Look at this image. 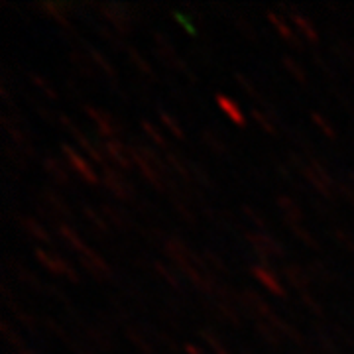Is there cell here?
I'll return each mask as SVG.
<instances>
[{"instance_id": "obj_1", "label": "cell", "mask_w": 354, "mask_h": 354, "mask_svg": "<svg viewBox=\"0 0 354 354\" xmlns=\"http://www.w3.org/2000/svg\"><path fill=\"white\" fill-rule=\"evenodd\" d=\"M101 14L109 20V24L113 26L118 34H130L132 30V14L127 4H118V2H104L99 4Z\"/></svg>"}, {"instance_id": "obj_2", "label": "cell", "mask_w": 354, "mask_h": 354, "mask_svg": "<svg viewBox=\"0 0 354 354\" xmlns=\"http://www.w3.org/2000/svg\"><path fill=\"white\" fill-rule=\"evenodd\" d=\"M59 122L64 124L65 130H67V132L73 136V140H75L77 144H79V148L87 153L88 158H91L95 164H99L101 167H104V165H106V162H104V156H102L101 150H99V148H97V146H95V144H93V142H91V140H88L87 136H85V134H83V132H81V130H79L75 124H73V120H71L69 116L59 114Z\"/></svg>"}, {"instance_id": "obj_3", "label": "cell", "mask_w": 354, "mask_h": 354, "mask_svg": "<svg viewBox=\"0 0 354 354\" xmlns=\"http://www.w3.org/2000/svg\"><path fill=\"white\" fill-rule=\"evenodd\" d=\"M62 152H64L65 160H67V164L73 167V171L75 174H79V177L85 181V183H88V185H97L99 181H101V177L95 174V169L88 165V162L81 156V153L75 152V148H71L69 144H62Z\"/></svg>"}, {"instance_id": "obj_4", "label": "cell", "mask_w": 354, "mask_h": 354, "mask_svg": "<svg viewBox=\"0 0 354 354\" xmlns=\"http://www.w3.org/2000/svg\"><path fill=\"white\" fill-rule=\"evenodd\" d=\"M36 258H38L39 264L44 266L46 270H50L51 274H55V276H65L69 281L79 283V274L73 270V266L65 262L64 258H59V256H55V254L46 252V250H41V248H36Z\"/></svg>"}, {"instance_id": "obj_5", "label": "cell", "mask_w": 354, "mask_h": 354, "mask_svg": "<svg viewBox=\"0 0 354 354\" xmlns=\"http://www.w3.org/2000/svg\"><path fill=\"white\" fill-rule=\"evenodd\" d=\"M85 113L93 118V122H95V127L99 130L101 138H116L122 132L120 122L111 113L101 111V109H95V106H88V104H85Z\"/></svg>"}, {"instance_id": "obj_6", "label": "cell", "mask_w": 354, "mask_h": 354, "mask_svg": "<svg viewBox=\"0 0 354 354\" xmlns=\"http://www.w3.org/2000/svg\"><path fill=\"white\" fill-rule=\"evenodd\" d=\"M102 183L116 199H120V201H132L134 199V191L127 183V179L109 165L102 167Z\"/></svg>"}, {"instance_id": "obj_7", "label": "cell", "mask_w": 354, "mask_h": 354, "mask_svg": "<svg viewBox=\"0 0 354 354\" xmlns=\"http://www.w3.org/2000/svg\"><path fill=\"white\" fill-rule=\"evenodd\" d=\"M101 146H102V150L106 152V156L111 158V162H114V164L118 165L120 169H127V171H130V169H132L134 162H132V156H130V148H128V146H124L120 140L118 138H102Z\"/></svg>"}, {"instance_id": "obj_8", "label": "cell", "mask_w": 354, "mask_h": 354, "mask_svg": "<svg viewBox=\"0 0 354 354\" xmlns=\"http://www.w3.org/2000/svg\"><path fill=\"white\" fill-rule=\"evenodd\" d=\"M246 241L252 244V248L256 250L258 256H262V258H264L266 264H268V256H278V258H281V256L286 254L283 246H281L276 239L268 236V234L248 232V234H246Z\"/></svg>"}, {"instance_id": "obj_9", "label": "cell", "mask_w": 354, "mask_h": 354, "mask_svg": "<svg viewBox=\"0 0 354 354\" xmlns=\"http://www.w3.org/2000/svg\"><path fill=\"white\" fill-rule=\"evenodd\" d=\"M81 264L93 278L99 279V281H106V279L113 278V272H111L109 264L104 262V258L91 248L85 254H81Z\"/></svg>"}, {"instance_id": "obj_10", "label": "cell", "mask_w": 354, "mask_h": 354, "mask_svg": "<svg viewBox=\"0 0 354 354\" xmlns=\"http://www.w3.org/2000/svg\"><path fill=\"white\" fill-rule=\"evenodd\" d=\"M250 272H252L254 278L258 279L270 293H274V295H278V297H286V288H283V283H279V279L276 278V274H274L268 266L254 264L252 268H250Z\"/></svg>"}, {"instance_id": "obj_11", "label": "cell", "mask_w": 354, "mask_h": 354, "mask_svg": "<svg viewBox=\"0 0 354 354\" xmlns=\"http://www.w3.org/2000/svg\"><path fill=\"white\" fill-rule=\"evenodd\" d=\"M216 104H218V109L223 111V113L227 114L228 118L236 124V127H246V116L242 114L241 106L236 104V102L232 101V99H228L227 95H223V93H216Z\"/></svg>"}, {"instance_id": "obj_12", "label": "cell", "mask_w": 354, "mask_h": 354, "mask_svg": "<svg viewBox=\"0 0 354 354\" xmlns=\"http://www.w3.org/2000/svg\"><path fill=\"white\" fill-rule=\"evenodd\" d=\"M41 199H44V205L50 209L51 213L55 216H65V218H71V211L67 207V203L64 201V197L53 189H44L41 193Z\"/></svg>"}, {"instance_id": "obj_13", "label": "cell", "mask_w": 354, "mask_h": 354, "mask_svg": "<svg viewBox=\"0 0 354 354\" xmlns=\"http://www.w3.org/2000/svg\"><path fill=\"white\" fill-rule=\"evenodd\" d=\"M283 276L288 279V283H291L293 288H297V290H301V293L307 291L309 288V281H311V274L304 270V268H299V266L291 264L286 266L283 268Z\"/></svg>"}, {"instance_id": "obj_14", "label": "cell", "mask_w": 354, "mask_h": 354, "mask_svg": "<svg viewBox=\"0 0 354 354\" xmlns=\"http://www.w3.org/2000/svg\"><path fill=\"white\" fill-rule=\"evenodd\" d=\"M278 205L279 209L283 211V216H286V221H288L290 227H293V225H301L304 213H301V209H299L297 203L293 201V199H290L288 195H279Z\"/></svg>"}, {"instance_id": "obj_15", "label": "cell", "mask_w": 354, "mask_h": 354, "mask_svg": "<svg viewBox=\"0 0 354 354\" xmlns=\"http://www.w3.org/2000/svg\"><path fill=\"white\" fill-rule=\"evenodd\" d=\"M44 167H46V171L50 174V177L57 185H69V174H67V169L57 158L46 156L44 158Z\"/></svg>"}, {"instance_id": "obj_16", "label": "cell", "mask_w": 354, "mask_h": 354, "mask_svg": "<svg viewBox=\"0 0 354 354\" xmlns=\"http://www.w3.org/2000/svg\"><path fill=\"white\" fill-rule=\"evenodd\" d=\"M266 16H268V20L272 22V26L278 30V34L281 36V38L286 39V41H290V44H293L295 48H304V46H301V41H299V38L295 36V32H293L290 26L283 22V16H279V14L276 12H268Z\"/></svg>"}, {"instance_id": "obj_17", "label": "cell", "mask_w": 354, "mask_h": 354, "mask_svg": "<svg viewBox=\"0 0 354 354\" xmlns=\"http://www.w3.org/2000/svg\"><path fill=\"white\" fill-rule=\"evenodd\" d=\"M101 211L104 218H106V223H111L113 227L120 228V230H127L130 227V218H128V215L122 209H118L114 205H102Z\"/></svg>"}, {"instance_id": "obj_18", "label": "cell", "mask_w": 354, "mask_h": 354, "mask_svg": "<svg viewBox=\"0 0 354 354\" xmlns=\"http://www.w3.org/2000/svg\"><path fill=\"white\" fill-rule=\"evenodd\" d=\"M69 57H71V64L75 65L77 71H79V73H81L83 77L93 79V77L97 75V71H95V64H93V59L88 57V53H83V51L73 50Z\"/></svg>"}, {"instance_id": "obj_19", "label": "cell", "mask_w": 354, "mask_h": 354, "mask_svg": "<svg viewBox=\"0 0 354 354\" xmlns=\"http://www.w3.org/2000/svg\"><path fill=\"white\" fill-rule=\"evenodd\" d=\"M301 174H304L305 179L315 187L317 193H321V195H323V197H327V199H333V197H335V195H333V189H330L329 185L319 177V174H317L311 165H304V167H301Z\"/></svg>"}, {"instance_id": "obj_20", "label": "cell", "mask_w": 354, "mask_h": 354, "mask_svg": "<svg viewBox=\"0 0 354 354\" xmlns=\"http://www.w3.org/2000/svg\"><path fill=\"white\" fill-rule=\"evenodd\" d=\"M20 225L24 227V230L28 232V234H32V236H34V239H38L39 242H46V244H50L51 242L50 232L41 227L36 218H32V216H20Z\"/></svg>"}, {"instance_id": "obj_21", "label": "cell", "mask_w": 354, "mask_h": 354, "mask_svg": "<svg viewBox=\"0 0 354 354\" xmlns=\"http://www.w3.org/2000/svg\"><path fill=\"white\" fill-rule=\"evenodd\" d=\"M57 232H59V234L64 236V241L79 254H85L88 250V246L83 242V239H81L69 225H65V223L64 225H57Z\"/></svg>"}, {"instance_id": "obj_22", "label": "cell", "mask_w": 354, "mask_h": 354, "mask_svg": "<svg viewBox=\"0 0 354 354\" xmlns=\"http://www.w3.org/2000/svg\"><path fill=\"white\" fill-rule=\"evenodd\" d=\"M256 330H258V335H260L270 346L278 348L279 344H281V333H279L274 325H270L268 321H256Z\"/></svg>"}, {"instance_id": "obj_23", "label": "cell", "mask_w": 354, "mask_h": 354, "mask_svg": "<svg viewBox=\"0 0 354 354\" xmlns=\"http://www.w3.org/2000/svg\"><path fill=\"white\" fill-rule=\"evenodd\" d=\"M124 333H127V337L130 339V342H132V344H136V348H140L142 353L153 354L152 344H150V341L144 337V330H138L136 327H130V325H128L127 329H124Z\"/></svg>"}, {"instance_id": "obj_24", "label": "cell", "mask_w": 354, "mask_h": 354, "mask_svg": "<svg viewBox=\"0 0 354 354\" xmlns=\"http://www.w3.org/2000/svg\"><path fill=\"white\" fill-rule=\"evenodd\" d=\"M87 337L91 339V342H93V346H97V348H101V351L113 348V341H111V337H109L106 330L99 329V327H88Z\"/></svg>"}, {"instance_id": "obj_25", "label": "cell", "mask_w": 354, "mask_h": 354, "mask_svg": "<svg viewBox=\"0 0 354 354\" xmlns=\"http://www.w3.org/2000/svg\"><path fill=\"white\" fill-rule=\"evenodd\" d=\"M87 53H88V57L93 59V64L97 65L99 69H101L102 73L106 77H116V71H114V67L111 64H109V59L102 55L101 51L97 50V48H93V46H87Z\"/></svg>"}, {"instance_id": "obj_26", "label": "cell", "mask_w": 354, "mask_h": 354, "mask_svg": "<svg viewBox=\"0 0 354 354\" xmlns=\"http://www.w3.org/2000/svg\"><path fill=\"white\" fill-rule=\"evenodd\" d=\"M203 140H205V144L213 150L215 153H218V156H228V150L227 146H225V142L216 136L215 130H211V128H205L201 132Z\"/></svg>"}, {"instance_id": "obj_27", "label": "cell", "mask_w": 354, "mask_h": 354, "mask_svg": "<svg viewBox=\"0 0 354 354\" xmlns=\"http://www.w3.org/2000/svg\"><path fill=\"white\" fill-rule=\"evenodd\" d=\"M290 18H291V20H293V24L299 28V32L304 34L305 39H309V41H313V44H315L317 39H319V36H317V32H315V28L309 24V22L305 20L301 14L295 12V10H291Z\"/></svg>"}, {"instance_id": "obj_28", "label": "cell", "mask_w": 354, "mask_h": 354, "mask_svg": "<svg viewBox=\"0 0 354 354\" xmlns=\"http://www.w3.org/2000/svg\"><path fill=\"white\" fill-rule=\"evenodd\" d=\"M14 264V272H16V276L18 279L26 283V286H30V288H34L36 291H41V286H39V279L34 276V274H30L28 270H26L24 266L20 264V262H12Z\"/></svg>"}, {"instance_id": "obj_29", "label": "cell", "mask_w": 354, "mask_h": 354, "mask_svg": "<svg viewBox=\"0 0 354 354\" xmlns=\"http://www.w3.org/2000/svg\"><path fill=\"white\" fill-rule=\"evenodd\" d=\"M0 330H2V335H4V339L10 342L14 348H18V351L24 353V341H22V337L8 325V321H2V323H0Z\"/></svg>"}, {"instance_id": "obj_30", "label": "cell", "mask_w": 354, "mask_h": 354, "mask_svg": "<svg viewBox=\"0 0 354 354\" xmlns=\"http://www.w3.org/2000/svg\"><path fill=\"white\" fill-rule=\"evenodd\" d=\"M127 51H128V57H130V62H132V64H134V65H136V67H138L140 73H144V75H146V77H153L152 67H150V65L146 64V59H144V57L140 55L138 50H136V48H132V46H128Z\"/></svg>"}, {"instance_id": "obj_31", "label": "cell", "mask_w": 354, "mask_h": 354, "mask_svg": "<svg viewBox=\"0 0 354 354\" xmlns=\"http://www.w3.org/2000/svg\"><path fill=\"white\" fill-rule=\"evenodd\" d=\"M281 64L286 65V69L290 71L291 75L295 77V81H299V83H305V81H307V73H305V69L301 67V65L297 64L293 57H290V55H283V57H281Z\"/></svg>"}, {"instance_id": "obj_32", "label": "cell", "mask_w": 354, "mask_h": 354, "mask_svg": "<svg viewBox=\"0 0 354 354\" xmlns=\"http://www.w3.org/2000/svg\"><path fill=\"white\" fill-rule=\"evenodd\" d=\"M250 116H252L254 120L258 122V127L262 128L264 132H268V134H276V127H274L272 118H270L264 111H260V109H252V111H250Z\"/></svg>"}, {"instance_id": "obj_33", "label": "cell", "mask_w": 354, "mask_h": 354, "mask_svg": "<svg viewBox=\"0 0 354 354\" xmlns=\"http://www.w3.org/2000/svg\"><path fill=\"white\" fill-rule=\"evenodd\" d=\"M201 256H203V258H205V262H207V266H209V268H215L216 272H223V274H228L227 264H225V260H223V258H221L218 254L213 252V250H209V248H207V250H203Z\"/></svg>"}, {"instance_id": "obj_34", "label": "cell", "mask_w": 354, "mask_h": 354, "mask_svg": "<svg viewBox=\"0 0 354 354\" xmlns=\"http://www.w3.org/2000/svg\"><path fill=\"white\" fill-rule=\"evenodd\" d=\"M153 268H156V272L162 276V278L171 286V288H176V290H179V278L176 276V272H174V268H167L165 264H162V262H153Z\"/></svg>"}, {"instance_id": "obj_35", "label": "cell", "mask_w": 354, "mask_h": 354, "mask_svg": "<svg viewBox=\"0 0 354 354\" xmlns=\"http://www.w3.org/2000/svg\"><path fill=\"white\" fill-rule=\"evenodd\" d=\"M291 232L299 239V241L304 242L305 246H309V248H315V250H319V242L315 241V236L309 232V230H305L301 225H293L291 227Z\"/></svg>"}, {"instance_id": "obj_36", "label": "cell", "mask_w": 354, "mask_h": 354, "mask_svg": "<svg viewBox=\"0 0 354 354\" xmlns=\"http://www.w3.org/2000/svg\"><path fill=\"white\" fill-rule=\"evenodd\" d=\"M309 274L315 279H319V281H323V283L333 281V274L329 272V268H325L321 262H311L309 264Z\"/></svg>"}, {"instance_id": "obj_37", "label": "cell", "mask_w": 354, "mask_h": 354, "mask_svg": "<svg viewBox=\"0 0 354 354\" xmlns=\"http://www.w3.org/2000/svg\"><path fill=\"white\" fill-rule=\"evenodd\" d=\"M160 120L164 122V127L167 128V130H169L177 140H183V130H181L179 122H177L174 116H169L165 111H160Z\"/></svg>"}, {"instance_id": "obj_38", "label": "cell", "mask_w": 354, "mask_h": 354, "mask_svg": "<svg viewBox=\"0 0 354 354\" xmlns=\"http://www.w3.org/2000/svg\"><path fill=\"white\" fill-rule=\"evenodd\" d=\"M140 127L144 128V132H146V134H148V136L153 140V144H158L160 148H167V142H165V138L162 136V132L153 127L152 122H148V120H142V122H140Z\"/></svg>"}, {"instance_id": "obj_39", "label": "cell", "mask_w": 354, "mask_h": 354, "mask_svg": "<svg viewBox=\"0 0 354 354\" xmlns=\"http://www.w3.org/2000/svg\"><path fill=\"white\" fill-rule=\"evenodd\" d=\"M83 213H85V216L91 221V225H95V227L99 228L101 232H106V230H109V223H106V218L99 215L97 211H93L91 207H83Z\"/></svg>"}, {"instance_id": "obj_40", "label": "cell", "mask_w": 354, "mask_h": 354, "mask_svg": "<svg viewBox=\"0 0 354 354\" xmlns=\"http://www.w3.org/2000/svg\"><path fill=\"white\" fill-rule=\"evenodd\" d=\"M234 77H236V81L241 83V87L244 88V91H246V93H248L250 97H254L256 101L264 102V99H262V95H260V91L256 88V85H254V83H252V81H250V79H248V77L242 75V73H236V75H234Z\"/></svg>"}, {"instance_id": "obj_41", "label": "cell", "mask_w": 354, "mask_h": 354, "mask_svg": "<svg viewBox=\"0 0 354 354\" xmlns=\"http://www.w3.org/2000/svg\"><path fill=\"white\" fill-rule=\"evenodd\" d=\"M311 120L315 122L317 127H319V130H321V132H323V134H325L327 138H330V140L337 138V132L333 130V127H330L329 122H327V120H325V118H323L321 114H319V113H311Z\"/></svg>"}, {"instance_id": "obj_42", "label": "cell", "mask_w": 354, "mask_h": 354, "mask_svg": "<svg viewBox=\"0 0 354 354\" xmlns=\"http://www.w3.org/2000/svg\"><path fill=\"white\" fill-rule=\"evenodd\" d=\"M201 339H203V341H205V342H207V344H209V346H211L213 351H215V354H228V353H227V348L223 346V342L218 341V339H216V337H215V335H213V333H209V330L203 329V330H201Z\"/></svg>"}, {"instance_id": "obj_43", "label": "cell", "mask_w": 354, "mask_h": 354, "mask_svg": "<svg viewBox=\"0 0 354 354\" xmlns=\"http://www.w3.org/2000/svg\"><path fill=\"white\" fill-rule=\"evenodd\" d=\"M30 81H32L34 85H38V87L41 88V91H44V93H46L48 97H50V99H57V93H55V88L51 87L50 83H48V81H46L44 77L36 75V73H30Z\"/></svg>"}, {"instance_id": "obj_44", "label": "cell", "mask_w": 354, "mask_h": 354, "mask_svg": "<svg viewBox=\"0 0 354 354\" xmlns=\"http://www.w3.org/2000/svg\"><path fill=\"white\" fill-rule=\"evenodd\" d=\"M317 339L321 342V346L330 354H339L337 353V348H335V341L330 339L329 335H327V330L325 329H317Z\"/></svg>"}, {"instance_id": "obj_45", "label": "cell", "mask_w": 354, "mask_h": 354, "mask_svg": "<svg viewBox=\"0 0 354 354\" xmlns=\"http://www.w3.org/2000/svg\"><path fill=\"white\" fill-rule=\"evenodd\" d=\"M44 323H46V327H48V329H51V333H53L55 337H59L62 341H65L67 344H71V342H73L71 339H69V337H67V333H65V330L62 329V327H59V325H57V323H55L51 317H46V319H44Z\"/></svg>"}, {"instance_id": "obj_46", "label": "cell", "mask_w": 354, "mask_h": 354, "mask_svg": "<svg viewBox=\"0 0 354 354\" xmlns=\"http://www.w3.org/2000/svg\"><path fill=\"white\" fill-rule=\"evenodd\" d=\"M242 211H244V215L248 216V218L252 221V223H254V225H256V227L266 228L264 216L260 215L258 211H254V209H252V207H250V205H244V207H242Z\"/></svg>"}, {"instance_id": "obj_47", "label": "cell", "mask_w": 354, "mask_h": 354, "mask_svg": "<svg viewBox=\"0 0 354 354\" xmlns=\"http://www.w3.org/2000/svg\"><path fill=\"white\" fill-rule=\"evenodd\" d=\"M97 30H99V36H101L102 39H106V41H109L111 46H114V48H122V39L116 38V36H114V34L111 32V30H109V28H104V26H99Z\"/></svg>"}, {"instance_id": "obj_48", "label": "cell", "mask_w": 354, "mask_h": 354, "mask_svg": "<svg viewBox=\"0 0 354 354\" xmlns=\"http://www.w3.org/2000/svg\"><path fill=\"white\" fill-rule=\"evenodd\" d=\"M301 299H304V304L307 305V307H309V309H311V311H313L317 317H323V307L317 304L315 299H313V297H311L307 291H305V293H301Z\"/></svg>"}, {"instance_id": "obj_49", "label": "cell", "mask_w": 354, "mask_h": 354, "mask_svg": "<svg viewBox=\"0 0 354 354\" xmlns=\"http://www.w3.org/2000/svg\"><path fill=\"white\" fill-rule=\"evenodd\" d=\"M335 236H337V241L341 242L342 246H346L351 252H354V241L346 234V232H342L341 228H337V230H335Z\"/></svg>"}, {"instance_id": "obj_50", "label": "cell", "mask_w": 354, "mask_h": 354, "mask_svg": "<svg viewBox=\"0 0 354 354\" xmlns=\"http://www.w3.org/2000/svg\"><path fill=\"white\" fill-rule=\"evenodd\" d=\"M236 26L241 28L242 34H244L246 38H252V39L256 38V32H254L252 24H248V22H246V20H244L242 16H239V18H236Z\"/></svg>"}, {"instance_id": "obj_51", "label": "cell", "mask_w": 354, "mask_h": 354, "mask_svg": "<svg viewBox=\"0 0 354 354\" xmlns=\"http://www.w3.org/2000/svg\"><path fill=\"white\" fill-rule=\"evenodd\" d=\"M339 191H341L344 199H348V203H351V205H354V187L353 185H344V183H339Z\"/></svg>"}, {"instance_id": "obj_52", "label": "cell", "mask_w": 354, "mask_h": 354, "mask_svg": "<svg viewBox=\"0 0 354 354\" xmlns=\"http://www.w3.org/2000/svg\"><path fill=\"white\" fill-rule=\"evenodd\" d=\"M36 106V111H38V114L44 118V120H48V122H53V116H51L50 113H46V109L41 106V104H34Z\"/></svg>"}, {"instance_id": "obj_53", "label": "cell", "mask_w": 354, "mask_h": 354, "mask_svg": "<svg viewBox=\"0 0 354 354\" xmlns=\"http://www.w3.org/2000/svg\"><path fill=\"white\" fill-rule=\"evenodd\" d=\"M185 353L187 354H203L197 346H193V344H185Z\"/></svg>"}, {"instance_id": "obj_54", "label": "cell", "mask_w": 354, "mask_h": 354, "mask_svg": "<svg viewBox=\"0 0 354 354\" xmlns=\"http://www.w3.org/2000/svg\"><path fill=\"white\" fill-rule=\"evenodd\" d=\"M348 53H351V57H353V62H354V48H351V50H348Z\"/></svg>"}, {"instance_id": "obj_55", "label": "cell", "mask_w": 354, "mask_h": 354, "mask_svg": "<svg viewBox=\"0 0 354 354\" xmlns=\"http://www.w3.org/2000/svg\"><path fill=\"white\" fill-rule=\"evenodd\" d=\"M351 181H353V185H354V171H353V174H351Z\"/></svg>"}, {"instance_id": "obj_56", "label": "cell", "mask_w": 354, "mask_h": 354, "mask_svg": "<svg viewBox=\"0 0 354 354\" xmlns=\"http://www.w3.org/2000/svg\"><path fill=\"white\" fill-rule=\"evenodd\" d=\"M20 354H32V353H28V351H24V353H20Z\"/></svg>"}]
</instances>
